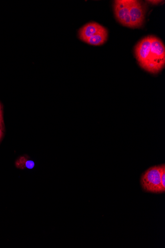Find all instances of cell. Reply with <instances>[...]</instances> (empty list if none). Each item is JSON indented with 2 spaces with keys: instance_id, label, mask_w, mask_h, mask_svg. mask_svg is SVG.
I'll return each instance as SVG.
<instances>
[{
  "instance_id": "10",
  "label": "cell",
  "mask_w": 165,
  "mask_h": 248,
  "mask_svg": "<svg viewBox=\"0 0 165 248\" xmlns=\"http://www.w3.org/2000/svg\"><path fill=\"white\" fill-rule=\"evenodd\" d=\"M3 135V131L1 129H0V140H1V139L2 138Z\"/></svg>"
},
{
  "instance_id": "4",
  "label": "cell",
  "mask_w": 165,
  "mask_h": 248,
  "mask_svg": "<svg viewBox=\"0 0 165 248\" xmlns=\"http://www.w3.org/2000/svg\"><path fill=\"white\" fill-rule=\"evenodd\" d=\"M113 8L117 20L122 25L132 28L128 0H116L114 2Z\"/></svg>"
},
{
  "instance_id": "6",
  "label": "cell",
  "mask_w": 165,
  "mask_h": 248,
  "mask_svg": "<svg viewBox=\"0 0 165 248\" xmlns=\"http://www.w3.org/2000/svg\"><path fill=\"white\" fill-rule=\"evenodd\" d=\"M107 37L108 31L106 30L90 38L85 42L93 46H100L107 41Z\"/></svg>"
},
{
  "instance_id": "3",
  "label": "cell",
  "mask_w": 165,
  "mask_h": 248,
  "mask_svg": "<svg viewBox=\"0 0 165 248\" xmlns=\"http://www.w3.org/2000/svg\"><path fill=\"white\" fill-rule=\"evenodd\" d=\"M129 12L132 28H139L143 26L146 8L142 3L136 0H128Z\"/></svg>"
},
{
  "instance_id": "7",
  "label": "cell",
  "mask_w": 165,
  "mask_h": 248,
  "mask_svg": "<svg viewBox=\"0 0 165 248\" xmlns=\"http://www.w3.org/2000/svg\"><path fill=\"white\" fill-rule=\"evenodd\" d=\"M161 183L162 187L165 190V165H159Z\"/></svg>"
},
{
  "instance_id": "1",
  "label": "cell",
  "mask_w": 165,
  "mask_h": 248,
  "mask_svg": "<svg viewBox=\"0 0 165 248\" xmlns=\"http://www.w3.org/2000/svg\"><path fill=\"white\" fill-rule=\"evenodd\" d=\"M135 58L139 66L146 71L157 74L165 64V47L158 37L149 35L141 39L135 48Z\"/></svg>"
},
{
  "instance_id": "2",
  "label": "cell",
  "mask_w": 165,
  "mask_h": 248,
  "mask_svg": "<svg viewBox=\"0 0 165 248\" xmlns=\"http://www.w3.org/2000/svg\"><path fill=\"white\" fill-rule=\"evenodd\" d=\"M140 182L141 187L146 192L154 193L165 192L161 185L159 165L150 167L145 171L141 176Z\"/></svg>"
},
{
  "instance_id": "5",
  "label": "cell",
  "mask_w": 165,
  "mask_h": 248,
  "mask_svg": "<svg viewBox=\"0 0 165 248\" xmlns=\"http://www.w3.org/2000/svg\"><path fill=\"white\" fill-rule=\"evenodd\" d=\"M106 30L105 27L97 22H90L80 29L78 33L79 38L85 42L90 38Z\"/></svg>"
},
{
  "instance_id": "8",
  "label": "cell",
  "mask_w": 165,
  "mask_h": 248,
  "mask_svg": "<svg viewBox=\"0 0 165 248\" xmlns=\"http://www.w3.org/2000/svg\"><path fill=\"white\" fill-rule=\"evenodd\" d=\"M0 129L2 131L4 129V122L3 119V109L1 103H0Z\"/></svg>"
},
{
  "instance_id": "9",
  "label": "cell",
  "mask_w": 165,
  "mask_h": 248,
  "mask_svg": "<svg viewBox=\"0 0 165 248\" xmlns=\"http://www.w3.org/2000/svg\"><path fill=\"white\" fill-rule=\"evenodd\" d=\"M148 3L151 4L152 5H158L159 3H161L162 1H147Z\"/></svg>"
}]
</instances>
